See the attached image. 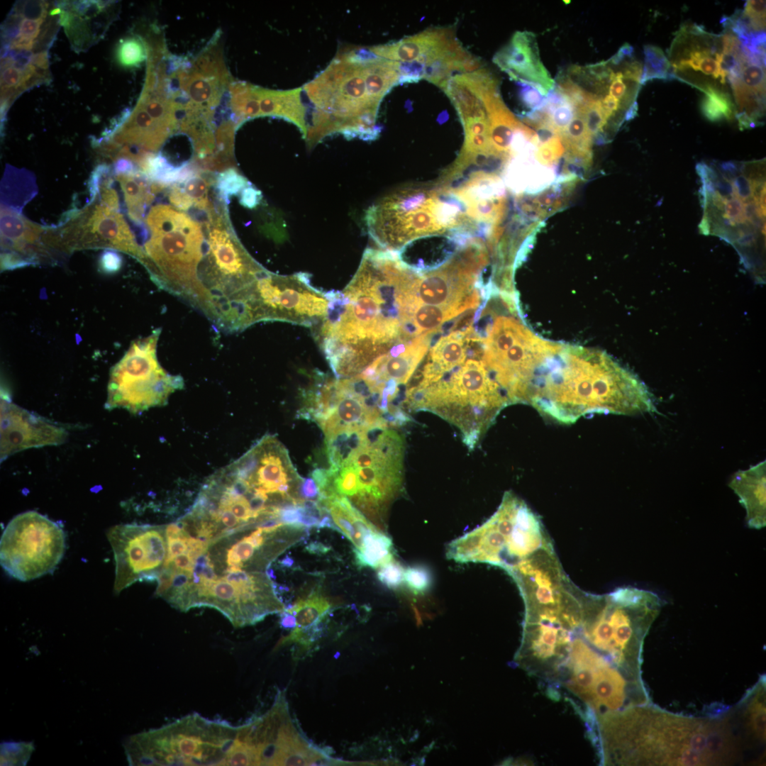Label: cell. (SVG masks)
Listing matches in <instances>:
<instances>
[{"mask_svg":"<svg viewBox=\"0 0 766 766\" xmlns=\"http://www.w3.org/2000/svg\"><path fill=\"white\" fill-rule=\"evenodd\" d=\"M421 274L396 252L367 248L345 289L327 292L326 316L312 331L336 378L360 374L395 345L415 338Z\"/></svg>","mask_w":766,"mask_h":766,"instance_id":"1","label":"cell"},{"mask_svg":"<svg viewBox=\"0 0 766 766\" xmlns=\"http://www.w3.org/2000/svg\"><path fill=\"white\" fill-rule=\"evenodd\" d=\"M595 747L604 765H731L748 754L731 708L693 717L651 703L601 717Z\"/></svg>","mask_w":766,"mask_h":766,"instance_id":"2","label":"cell"},{"mask_svg":"<svg viewBox=\"0 0 766 766\" xmlns=\"http://www.w3.org/2000/svg\"><path fill=\"white\" fill-rule=\"evenodd\" d=\"M636 389L635 375L606 353L564 345L550 378L542 415L564 424L594 413L626 415Z\"/></svg>","mask_w":766,"mask_h":766,"instance_id":"3","label":"cell"},{"mask_svg":"<svg viewBox=\"0 0 766 766\" xmlns=\"http://www.w3.org/2000/svg\"><path fill=\"white\" fill-rule=\"evenodd\" d=\"M662 605L655 593L631 587L602 595L587 592L577 631L606 661L629 677L642 680L644 640Z\"/></svg>","mask_w":766,"mask_h":766,"instance_id":"4","label":"cell"},{"mask_svg":"<svg viewBox=\"0 0 766 766\" xmlns=\"http://www.w3.org/2000/svg\"><path fill=\"white\" fill-rule=\"evenodd\" d=\"M205 231L206 250L199 267L204 313L219 329L243 331V301L252 284L267 270L245 250L229 221L226 204L218 201L198 218Z\"/></svg>","mask_w":766,"mask_h":766,"instance_id":"5","label":"cell"},{"mask_svg":"<svg viewBox=\"0 0 766 766\" xmlns=\"http://www.w3.org/2000/svg\"><path fill=\"white\" fill-rule=\"evenodd\" d=\"M484 351L483 338L479 336L464 362L408 393L413 409L430 411L458 426L471 449L510 404L484 363Z\"/></svg>","mask_w":766,"mask_h":766,"instance_id":"6","label":"cell"},{"mask_svg":"<svg viewBox=\"0 0 766 766\" xmlns=\"http://www.w3.org/2000/svg\"><path fill=\"white\" fill-rule=\"evenodd\" d=\"M145 223L150 238L143 241L142 265L152 280L203 311L198 270L206 241L201 223L173 206L159 204L150 209Z\"/></svg>","mask_w":766,"mask_h":766,"instance_id":"7","label":"cell"},{"mask_svg":"<svg viewBox=\"0 0 766 766\" xmlns=\"http://www.w3.org/2000/svg\"><path fill=\"white\" fill-rule=\"evenodd\" d=\"M237 732L226 721L193 713L130 737L125 750L133 765H226Z\"/></svg>","mask_w":766,"mask_h":766,"instance_id":"8","label":"cell"},{"mask_svg":"<svg viewBox=\"0 0 766 766\" xmlns=\"http://www.w3.org/2000/svg\"><path fill=\"white\" fill-rule=\"evenodd\" d=\"M553 545L540 518L511 492L480 527L455 540L460 562H486L508 572L542 549Z\"/></svg>","mask_w":766,"mask_h":766,"instance_id":"9","label":"cell"},{"mask_svg":"<svg viewBox=\"0 0 766 766\" xmlns=\"http://www.w3.org/2000/svg\"><path fill=\"white\" fill-rule=\"evenodd\" d=\"M365 221L368 234L379 247L397 252L416 238L455 228L457 212L438 186L408 187L374 202Z\"/></svg>","mask_w":766,"mask_h":766,"instance_id":"10","label":"cell"},{"mask_svg":"<svg viewBox=\"0 0 766 766\" xmlns=\"http://www.w3.org/2000/svg\"><path fill=\"white\" fill-rule=\"evenodd\" d=\"M497 311L488 305L482 314L485 327L477 328L484 341L483 361L510 404L524 403L533 372L555 343L536 336L514 316Z\"/></svg>","mask_w":766,"mask_h":766,"instance_id":"11","label":"cell"},{"mask_svg":"<svg viewBox=\"0 0 766 766\" xmlns=\"http://www.w3.org/2000/svg\"><path fill=\"white\" fill-rule=\"evenodd\" d=\"M723 27L720 34L694 23L680 27L669 50L673 79L704 94L715 90L732 96L731 85L739 76L744 54L737 36Z\"/></svg>","mask_w":766,"mask_h":766,"instance_id":"12","label":"cell"},{"mask_svg":"<svg viewBox=\"0 0 766 766\" xmlns=\"http://www.w3.org/2000/svg\"><path fill=\"white\" fill-rule=\"evenodd\" d=\"M161 333L157 328L148 336L133 341L111 370L105 408L124 409L133 413L164 406L169 396L184 387L179 375L167 372L157 357Z\"/></svg>","mask_w":766,"mask_h":766,"instance_id":"13","label":"cell"},{"mask_svg":"<svg viewBox=\"0 0 766 766\" xmlns=\"http://www.w3.org/2000/svg\"><path fill=\"white\" fill-rule=\"evenodd\" d=\"M328 302L327 292L311 284L309 274L280 275L267 270L246 292L245 327L261 321H282L313 330L326 316Z\"/></svg>","mask_w":766,"mask_h":766,"instance_id":"14","label":"cell"},{"mask_svg":"<svg viewBox=\"0 0 766 766\" xmlns=\"http://www.w3.org/2000/svg\"><path fill=\"white\" fill-rule=\"evenodd\" d=\"M66 548L62 528L47 516L28 511L13 517L0 541V562L11 577L22 582L51 574Z\"/></svg>","mask_w":766,"mask_h":766,"instance_id":"15","label":"cell"},{"mask_svg":"<svg viewBox=\"0 0 766 766\" xmlns=\"http://www.w3.org/2000/svg\"><path fill=\"white\" fill-rule=\"evenodd\" d=\"M236 741L252 765H311L318 753L296 727L281 690L266 713L238 726Z\"/></svg>","mask_w":766,"mask_h":766,"instance_id":"16","label":"cell"},{"mask_svg":"<svg viewBox=\"0 0 766 766\" xmlns=\"http://www.w3.org/2000/svg\"><path fill=\"white\" fill-rule=\"evenodd\" d=\"M91 199L82 209L66 213L60 225L46 228L48 246L54 252L65 254L84 249L118 250L142 264L145 260L142 247L119 211L107 206L98 196Z\"/></svg>","mask_w":766,"mask_h":766,"instance_id":"17","label":"cell"},{"mask_svg":"<svg viewBox=\"0 0 766 766\" xmlns=\"http://www.w3.org/2000/svg\"><path fill=\"white\" fill-rule=\"evenodd\" d=\"M106 537L116 564L115 593L138 581H157L167 555L165 525L119 524Z\"/></svg>","mask_w":766,"mask_h":766,"instance_id":"18","label":"cell"},{"mask_svg":"<svg viewBox=\"0 0 766 766\" xmlns=\"http://www.w3.org/2000/svg\"><path fill=\"white\" fill-rule=\"evenodd\" d=\"M68 438V432L47 418L1 398V462L24 450L58 445Z\"/></svg>","mask_w":766,"mask_h":766,"instance_id":"19","label":"cell"},{"mask_svg":"<svg viewBox=\"0 0 766 766\" xmlns=\"http://www.w3.org/2000/svg\"><path fill=\"white\" fill-rule=\"evenodd\" d=\"M45 233L44 227L28 220L21 211L1 204V271L54 260Z\"/></svg>","mask_w":766,"mask_h":766,"instance_id":"20","label":"cell"},{"mask_svg":"<svg viewBox=\"0 0 766 766\" xmlns=\"http://www.w3.org/2000/svg\"><path fill=\"white\" fill-rule=\"evenodd\" d=\"M438 333L422 334L395 345L357 375L382 394L387 382H392L399 387L405 385L423 360L432 337Z\"/></svg>","mask_w":766,"mask_h":766,"instance_id":"21","label":"cell"},{"mask_svg":"<svg viewBox=\"0 0 766 766\" xmlns=\"http://www.w3.org/2000/svg\"><path fill=\"white\" fill-rule=\"evenodd\" d=\"M493 61L513 79L535 86L545 96L555 85L541 61L535 35L531 32L516 31Z\"/></svg>","mask_w":766,"mask_h":766,"instance_id":"22","label":"cell"},{"mask_svg":"<svg viewBox=\"0 0 766 766\" xmlns=\"http://www.w3.org/2000/svg\"><path fill=\"white\" fill-rule=\"evenodd\" d=\"M731 91L740 129L762 124L765 111V60L744 53L742 68L731 85Z\"/></svg>","mask_w":766,"mask_h":766,"instance_id":"23","label":"cell"},{"mask_svg":"<svg viewBox=\"0 0 766 766\" xmlns=\"http://www.w3.org/2000/svg\"><path fill=\"white\" fill-rule=\"evenodd\" d=\"M111 2L99 1H63L57 4L60 9L59 23L65 28L72 46L76 51L89 48L103 36L109 21H93L107 13Z\"/></svg>","mask_w":766,"mask_h":766,"instance_id":"24","label":"cell"},{"mask_svg":"<svg viewBox=\"0 0 766 766\" xmlns=\"http://www.w3.org/2000/svg\"><path fill=\"white\" fill-rule=\"evenodd\" d=\"M456 39L450 28L431 29L396 43L369 48L377 57L396 62L419 60L425 64L450 48Z\"/></svg>","mask_w":766,"mask_h":766,"instance_id":"25","label":"cell"},{"mask_svg":"<svg viewBox=\"0 0 766 766\" xmlns=\"http://www.w3.org/2000/svg\"><path fill=\"white\" fill-rule=\"evenodd\" d=\"M729 487L746 511L748 527L760 529L766 525V461L735 473Z\"/></svg>","mask_w":766,"mask_h":766,"instance_id":"26","label":"cell"},{"mask_svg":"<svg viewBox=\"0 0 766 766\" xmlns=\"http://www.w3.org/2000/svg\"><path fill=\"white\" fill-rule=\"evenodd\" d=\"M260 105V116L284 118L295 124L305 139L307 134L306 109L301 101V88L272 91L255 87Z\"/></svg>","mask_w":766,"mask_h":766,"instance_id":"27","label":"cell"},{"mask_svg":"<svg viewBox=\"0 0 766 766\" xmlns=\"http://www.w3.org/2000/svg\"><path fill=\"white\" fill-rule=\"evenodd\" d=\"M318 501L328 510L340 532L352 542L355 548L361 546L367 534L379 529L346 497L334 496Z\"/></svg>","mask_w":766,"mask_h":766,"instance_id":"28","label":"cell"},{"mask_svg":"<svg viewBox=\"0 0 766 766\" xmlns=\"http://www.w3.org/2000/svg\"><path fill=\"white\" fill-rule=\"evenodd\" d=\"M116 179L123 190L130 219L139 228L143 226L146 209L157 194L153 182L140 170L116 174Z\"/></svg>","mask_w":766,"mask_h":766,"instance_id":"29","label":"cell"},{"mask_svg":"<svg viewBox=\"0 0 766 766\" xmlns=\"http://www.w3.org/2000/svg\"><path fill=\"white\" fill-rule=\"evenodd\" d=\"M366 426L345 428L326 435V453L331 470L337 471L349 463L365 443Z\"/></svg>","mask_w":766,"mask_h":766,"instance_id":"30","label":"cell"},{"mask_svg":"<svg viewBox=\"0 0 766 766\" xmlns=\"http://www.w3.org/2000/svg\"><path fill=\"white\" fill-rule=\"evenodd\" d=\"M1 186V204L21 211V209L36 193L35 180L30 172L9 166Z\"/></svg>","mask_w":766,"mask_h":766,"instance_id":"31","label":"cell"},{"mask_svg":"<svg viewBox=\"0 0 766 766\" xmlns=\"http://www.w3.org/2000/svg\"><path fill=\"white\" fill-rule=\"evenodd\" d=\"M392 539L379 529L367 534L360 548L353 549L360 567L379 568L393 560Z\"/></svg>","mask_w":766,"mask_h":766,"instance_id":"32","label":"cell"},{"mask_svg":"<svg viewBox=\"0 0 766 766\" xmlns=\"http://www.w3.org/2000/svg\"><path fill=\"white\" fill-rule=\"evenodd\" d=\"M331 608V604L326 597L318 591H313L306 597L285 607L284 610L295 617L294 630L299 631L321 621Z\"/></svg>","mask_w":766,"mask_h":766,"instance_id":"33","label":"cell"},{"mask_svg":"<svg viewBox=\"0 0 766 766\" xmlns=\"http://www.w3.org/2000/svg\"><path fill=\"white\" fill-rule=\"evenodd\" d=\"M643 52L645 60L640 81L641 85L653 79H673L670 63L661 48L646 45Z\"/></svg>","mask_w":766,"mask_h":766,"instance_id":"34","label":"cell"},{"mask_svg":"<svg viewBox=\"0 0 766 766\" xmlns=\"http://www.w3.org/2000/svg\"><path fill=\"white\" fill-rule=\"evenodd\" d=\"M704 94L701 111L709 121L717 122L736 118V106L731 95L715 90Z\"/></svg>","mask_w":766,"mask_h":766,"instance_id":"35","label":"cell"},{"mask_svg":"<svg viewBox=\"0 0 766 766\" xmlns=\"http://www.w3.org/2000/svg\"><path fill=\"white\" fill-rule=\"evenodd\" d=\"M146 50L145 43L139 37H126L121 39L117 45L116 61L123 67H137L145 60Z\"/></svg>","mask_w":766,"mask_h":766,"instance_id":"36","label":"cell"},{"mask_svg":"<svg viewBox=\"0 0 766 766\" xmlns=\"http://www.w3.org/2000/svg\"><path fill=\"white\" fill-rule=\"evenodd\" d=\"M250 182L233 167L221 172L216 176L215 187L220 199L226 204L230 197L238 194Z\"/></svg>","mask_w":766,"mask_h":766,"instance_id":"37","label":"cell"},{"mask_svg":"<svg viewBox=\"0 0 766 766\" xmlns=\"http://www.w3.org/2000/svg\"><path fill=\"white\" fill-rule=\"evenodd\" d=\"M404 581L413 592H424L431 585V572L425 567L415 565L404 570Z\"/></svg>","mask_w":766,"mask_h":766,"instance_id":"38","label":"cell"},{"mask_svg":"<svg viewBox=\"0 0 766 766\" xmlns=\"http://www.w3.org/2000/svg\"><path fill=\"white\" fill-rule=\"evenodd\" d=\"M545 109L550 116L552 124L560 135L566 131L574 116V108L569 101L554 107L545 104Z\"/></svg>","mask_w":766,"mask_h":766,"instance_id":"39","label":"cell"},{"mask_svg":"<svg viewBox=\"0 0 766 766\" xmlns=\"http://www.w3.org/2000/svg\"><path fill=\"white\" fill-rule=\"evenodd\" d=\"M377 577L387 587L395 589L404 581V569L393 559L379 567Z\"/></svg>","mask_w":766,"mask_h":766,"instance_id":"40","label":"cell"},{"mask_svg":"<svg viewBox=\"0 0 766 766\" xmlns=\"http://www.w3.org/2000/svg\"><path fill=\"white\" fill-rule=\"evenodd\" d=\"M519 87V96L523 104L531 111L543 109L546 104L545 96L535 86L521 82H517Z\"/></svg>","mask_w":766,"mask_h":766,"instance_id":"41","label":"cell"},{"mask_svg":"<svg viewBox=\"0 0 766 766\" xmlns=\"http://www.w3.org/2000/svg\"><path fill=\"white\" fill-rule=\"evenodd\" d=\"M743 13L758 31H765V1H747Z\"/></svg>","mask_w":766,"mask_h":766,"instance_id":"42","label":"cell"},{"mask_svg":"<svg viewBox=\"0 0 766 766\" xmlns=\"http://www.w3.org/2000/svg\"><path fill=\"white\" fill-rule=\"evenodd\" d=\"M723 210V217L728 221L731 226L744 224L746 222L744 214V203L736 196L726 199Z\"/></svg>","mask_w":766,"mask_h":766,"instance_id":"43","label":"cell"},{"mask_svg":"<svg viewBox=\"0 0 766 766\" xmlns=\"http://www.w3.org/2000/svg\"><path fill=\"white\" fill-rule=\"evenodd\" d=\"M399 82H417L424 78L425 65L419 60L399 62Z\"/></svg>","mask_w":766,"mask_h":766,"instance_id":"44","label":"cell"},{"mask_svg":"<svg viewBox=\"0 0 766 766\" xmlns=\"http://www.w3.org/2000/svg\"><path fill=\"white\" fill-rule=\"evenodd\" d=\"M182 531V533L179 536L166 537L167 555L163 567L170 564L178 555L187 552L188 548L187 534L183 529Z\"/></svg>","mask_w":766,"mask_h":766,"instance_id":"45","label":"cell"},{"mask_svg":"<svg viewBox=\"0 0 766 766\" xmlns=\"http://www.w3.org/2000/svg\"><path fill=\"white\" fill-rule=\"evenodd\" d=\"M168 196L172 205L180 211H189L194 206L192 199L179 184H174L170 187Z\"/></svg>","mask_w":766,"mask_h":766,"instance_id":"46","label":"cell"},{"mask_svg":"<svg viewBox=\"0 0 766 766\" xmlns=\"http://www.w3.org/2000/svg\"><path fill=\"white\" fill-rule=\"evenodd\" d=\"M735 196L743 201H748L754 197L753 180L744 174L735 177L732 181Z\"/></svg>","mask_w":766,"mask_h":766,"instance_id":"47","label":"cell"},{"mask_svg":"<svg viewBox=\"0 0 766 766\" xmlns=\"http://www.w3.org/2000/svg\"><path fill=\"white\" fill-rule=\"evenodd\" d=\"M122 257L113 250H106L100 255L99 266L106 274H113L122 266Z\"/></svg>","mask_w":766,"mask_h":766,"instance_id":"48","label":"cell"},{"mask_svg":"<svg viewBox=\"0 0 766 766\" xmlns=\"http://www.w3.org/2000/svg\"><path fill=\"white\" fill-rule=\"evenodd\" d=\"M298 495L299 499L304 500L318 501L320 494L317 484L314 479L311 477H301L298 486Z\"/></svg>","mask_w":766,"mask_h":766,"instance_id":"49","label":"cell"},{"mask_svg":"<svg viewBox=\"0 0 766 766\" xmlns=\"http://www.w3.org/2000/svg\"><path fill=\"white\" fill-rule=\"evenodd\" d=\"M260 199V192L251 185H248L241 192L240 202L245 207L253 208L259 204Z\"/></svg>","mask_w":766,"mask_h":766,"instance_id":"50","label":"cell"},{"mask_svg":"<svg viewBox=\"0 0 766 766\" xmlns=\"http://www.w3.org/2000/svg\"><path fill=\"white\" fill-rule=\"evenodd\" d=\"M756 241V235L754 231L745 233L736 240L735 243L741 247H750Z\"/></svg>","mask_w":766,"mask_h":766,"instance_id":"51","label":"cell"},{"mask_svg":"<svg viewBox=\"0 0 766 766\" xmlns=\"http://www.w3.org/2000/svg\"><path fill=\"white\" fill-rule=\"evenodd\" d=\"M280 624L282 627L286 629L294 628L296 626L295 617L292 614L284 610L283 611H282Z\"/></svg>","mask_w":766,"mask_h":766,"instance_id":"52","label":"cell"},{"mask_svg":"<svg viewBox=\"0 0 766 766\" xmlns=\"http://www.w3.org/2000/svg\"><path fill=\"white\" fill-rule=\"evenodd\" d=\"M720 168L724 173L731 176H735L736 173L740 170L738 165L734 162H724L720 165Z\"/></svg>","mask_w":766,"mask_h":766,"instance_id":"53","label":"cell"},{"mask_svg":"<svg viewBox=\"0 0 766 766\" xmlns=\"http://www.w3.org/2000/svg\"><path fill=\"white\" fill-rule=\"evenodd\" d=\"M699 230H700V232L704 235L710 234L711 224H710L709 218V217H708L706 212L704 214L702 220H701V223L699 224Z\"/></svg>","mask_w":766,"mask_h":766,"instance_id":"54","label":"cell"},{"mask_svg":"<svg viewBox=\"0 0 766 766\" xmlns=\"http://www.w3.org/2000/svg\"><path fill=\"white\" fill-rule=\"evenodd\" d=\"M306 549L309 551L312 552V553H314V552H317V553L318 552H321L322 553V552H326V551L328 550V548H326V546H323L322 544H321L319 543H311L308 547H306Z\"/></svg>","mask_w":766,"mask_h":766,"instance_id":"55","label":"cell"},{"mask_svg":"<svg viewBox=\"0 0 766 766\" xmlns=\"http://www.w3.org/2000/svg\"><path fill=\"white\" fill-rule=\"evenodd\" d=\"M293 563H294V560H293V559H292V558H291V557H288V556H286V557H284V559H283V560H282L281 561V564H282V565L283 566H284V567H291V566H292V565H293Z\"/></svg>","mask_w":766,"mask_h":766,"instance_id":"56","label":"cell"}]
</instances>
